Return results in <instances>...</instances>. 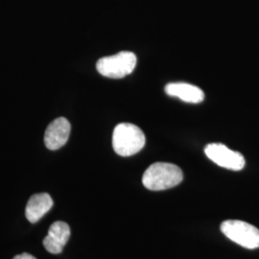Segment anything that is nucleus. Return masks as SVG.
Instances as JSON below:
<instances>
[{"label": "nucleus", "instance_id": "2", "mask_svg": "<svg viewBox=\"0 0 259 259\" xmlns=\"http://www.w3.org/2000/svg\"><path fill=\"white\" fill-rule=\"evenodd\" d=\"M146 139L141 129L131 123L118 124L113 131L112 147L121 157H131L144 147Z\"/></svg>", "mask_w": 259, "mask_h": 259}, {"label": "nucleus", "instance_id": "3", "mask_svg": "<svg viewBox=\"0 0 259 259\" xmlns=\"http://www.w3.org/2000/svg\"><path fill=\"white\" fill-rule=\"evenodd\" d=\"M136 65L137 56L133 52L122 51L115 55L101 58L96 64V69L105 77L121 79L131 74Z\"/></svg>", "mask_w": 259, "mask_h": 259}, {"label": "nucleus", "instance_id": "7", "mask_svg": "<svg viewBox=\"0 0 259 259\" xmlns=\"http://www.w3.org/2000/svg\"><path fill=\"white\" fill-rule=\"evenodd\" d=\"M69 226L66 223L57 221L50 226L47 236L44 239V246L48 252L58 254L63 251L65 244L69 240Z\"/></svg>", "mask_w": 259, "mask_h": 259}, {"label": "nucleus", "instance_id": "1", "mask_svg": "<svg viewBox=\"0 0 259 259\" xmlns=\"http://www.w3.org/2000/svg\"><path fill=\"white\" fill-rule=\"evenodd\" d=\"M183 179L184 174L180 167L167 162H156L144 172L142 184L149 190L160 191L180 185Z\"/></svg>", "mask_w": 259, "mask_h": 259}, {"label": "nucleus", "instance_id": "9", "mask_svg": "<svg viewBox=\"0 0 259 259\" xmlns=\"http://www.w3.org/2000/svg\"><path fill=\"white\" fill-rule=\"evenodd\" d=\"M53 206V200L47 193L33 195L26 204L25 216L30 223H37Z\"/></svg>", "mask_w": 259, "mask_h": 259}, {"label": "nucleus", "instance_id": "5", "mask_svg": "<svg viewBox=\"0 0 259 259\" xmlns=\"http://www.w3.org/2000/svg\"><path fill=\"white\" fill-rule=\"evenodd\" d=\"M204 153L214 163L229 170L240 171L246 163L242 154L232 151L221 143H210L206 145Z\"/></svg>", "mask_w": 259, "mask_h": 259}, {"label": "nucleus", "instance_id": "6", "mask_svg": "<svg viewBox=\"0 0 259 259\" xmlns=\"http://www.w3.org/2000/svg\"><path fill=\"white\" fill-rule=\"evenodd\" d=\"M70 131V123L65 117H59L52 121L45 134L46 146L52 151L62 148L69 139Z\"/></svg>", "mask_w": 259, "mask_h": 259}, {"label": "nucleus", "instance_id": "4", "mask_svg": "<svg viewBox=\"0 0 259 259\" xmlns=\"http://www.w3.org/2000/svg\"><path fill=\"white\" fill-rule=\"evenodd\" d=\"M221 232L229 239L246 249L254 250L259 248V230L249 223L227 220L221 224Z\"/></svg>", "mask_w": 259, "mask_h": 259}, {"label": "nucleus", "instance_id": "8", "mask_svg": "<svg viewBox=\"0 0 259 259\" xmlns=\"http://www.w3.org/2000/svg\"><path fill=\"white\" fill-rule=\"evenodd\" d=\"M165 93L169 96L177 97L184 102L198 104L203 102L204 93L200 88L187 83H171L165 87Z\"/></svg>", "mask_w": 259, "mask_h": 259}, {"label": "nucleus", "instance_id": "10", "mask_svg": "<svg viewBox=\"0 0 259 259\" xmlns=\"http://www.w3.org/2000/svg\"><path fill=\"white\" fill-rule=\"evenodd\" d=\"M13 259H37L35 256L29 254L27 252H24V253H21L19 255H16Z\"/></svg>", "mask_w": 259, "mask_h": 259}]
</instances>
